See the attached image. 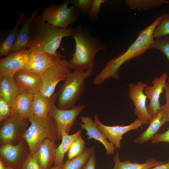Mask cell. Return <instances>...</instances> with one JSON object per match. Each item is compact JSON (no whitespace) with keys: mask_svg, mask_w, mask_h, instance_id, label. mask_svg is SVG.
Masks as SVG:
<instances>
[{"mask_svg":"<svg viewBox=\"0 0 169 169\" xmlns=\"http://www.w3.org/2000/svg\"><path fill=\"white\" fill-rule=\"evenodd\" d=\"M161 17V16L158 17L150 25L140 30L136 40L125 52L108 61L94 78L93 83L100 84L110 78L119 80V69L122 65L151 48L154 40L153 31Z\"/></svg>","mask_w":169,"mask_h":169,"instance_id":"obj_1","label":"cell"},{"mask_svg":"<svg viewBox=\"0 0 169 169\" xmlns=\"http://www.w3.org/2000/svg\"><path fill=\"white\" fill-rule=\"evenodd\" d=\"M75 30L69 26L63 28L52 26L44 21L40 15L33 22L28 49L31 52H47L60 59L64 57L57 51L63 38L72 37Z\"/></svg>","mask_w":169,"mask_h":169,"instance_id":"obj_2","label":"cell"},{"mask_svg":"<svg viewBox=\"0 0 169 169\" xmlns=\"http://www.w3.org/2000/svg\"><path fill=\"white\" fill-rule=\"evenodd\" d=\"M75 42V52L68 61L70 69L80 68L84 71H92L95 57L100 51H104L105 47L101 40L92 36L87 28L77 26L73 35Z\"/></svg>","mask_w":169,"mask_h":169,"instance_id":"obj_3","label":"cell"},{"mask_svg":"<svg viewBox=\"0 0 169 169\" xmlns=\"http://www.w3.org/2000/svg\"><path fill=\"white\" fill-rule=\"evenodd\" d=\"M92 73V71H84L77 68L68 75L58 92L59 108L68 109L75 105L84 92L85 79Z\"/></svg>","mask_w":169,"mask_h":169,"instance_id":"obj_4","label":"cell"},{"mask_svg":"<svg viewBox=\"0 0 169 169\" xmlns=\"http://www.w3.org/2000/svg\"><path fill=\"white\" fill-rule=\"evenodd\" d=\"M31 123L24 133L23 138L27 142L31 152L35 154L42 142L49 138L55 142L58 132L54 121L49 114L45 117L32 115L28 118Z\"/></svg>","mask_w":169,"mask_h":169,"instance_id":"obj_5","label":"cell"},{"mask_svg":"<svg viewBox=\"0 0 169 169\" xmlns=\"http://www.w3.org/2000/svg\"><path fill=\"white\" fill-rule=\"evenodd\" d=\"M70 0H65L57 4H53L44 9L41 18L54 26L68 28L69 25L77 21L79 13L73 6L68 8Z\"/></svg>","mask_w":169,"mask_h":169,"instance_id":"obj_6","label":"cell"},{"mask_svg":"<svg viewBox=\"0 0 169 169\" xmlns=\"http://www.w3.org/2000/svg\"><path fill=\"white\" fill-rule=\"evenodd\" d=\"M71 72L68 61L55 57L52 66L41 75L40 92L45 96H51L58 83L64 81Z\"/></svg>","mask_w":169,"mask_h":169,"instance_id":"obj_7","label":"cell"},{"mask_svg":"<svg viewBox=\"0 0 169 169\" xmlns=\"http://www.w3.org/2000/svg\"><path fill=\"white\" fill-rule=\"evenodd\" d=\"M29 122L28 119L13 115L0 123V144H16L23 138Z\"/></svg>","mask_w":169,"mask_h":169,"instance_id":"obj_8","label":"cell"},{"mask_svg":"<svg viewBox=\"0 0 169 169\" xmlns=\"http://www.w3.org/2000/svg\"><path fill=\"white\" fill-rule=\"evenodd\" d=\"M31 151L28 144L22 139L16 144L0 145V160L7 166L21 169Z\"/></svg>","mask_w":169,"mask_h":169,"instance_id":"obj_9","label":"cell"},{"mask_svg":"<svg viewBox=\"0 0 169 169\" xmlns=\"http://www.w3.org/2000/svg\"><path fill=\"white\" fill-rule=\"evenodd\" d=\"M85 107V105H75L68 109L59 108L54 104L51 108L49 114L53 118L57 128L58 140L62 139L63 131L69 134L77 116Z\"/></svg>","mask_w":169,"mask_h":169,"instance_id":"obj_10","label":"cell"},{"mask_svg":"<svg viewBox=\"0 0 169 169\" xmlns=\"http://www.w3.org/2000/svg\"><path fill=\"white\" fill-rule=\"evenodd\" d=\"M148 85L142 81L129 84L128 96L135 106L134 113L144 124H149L153 118L147 112L146 105L147 97L143 92Z\"/></svg>","mask_w":169,"mask_h":169,"instance_id":"obj_11","label":"cell"},{"mask_svg":"<svg viewBox=\"0 0 169 169\" xmlns=\"http://www.w3.org/2000/svg\"><path fill=\"white\" fill-rule=\"evenodd\" d=\"M94 120L97 128L116 149L120 148L121 141L124 134L131 130H138L143 124L137 118L131 124L127 125H106L100 121L97 114L95 115Z\"/></svg>","mask_w":169,"mask_h":169,"instance_id":"obj_12","label":"cell"},{"mask_svg":"<svg viewBox=\"0 0 169 169\" xmlns=\"http://www.w3.org/2000/svg\"><path fill=\"white\" fill-rule=\"evenodd\" d=\"M168 74L163 73L160 77H155L151 81L152 85H147L145 88L144 93L150 100V103L147 107V111L152 117L157 114L160 110L159 98L164 91V88Z\"/></svg>","mask_w":169,"mask_h":169,"instance_id":"obj_13","label":"cell"},{"mask_svg":"<svg viewBox=\"0 0 169 169\" xmlns=\"http://www.w3.org/2000/svg\"><path fill=\"white\" fill-rule=\"evenodd\" d=\"M31 51L27 49L10 53L0 60V75H13L25 66Z\"/></svg>","mask_w":169,"mask_h":169,"instance_id":"obj_14","label":"cell"},{"mask_svg":"<svg viewBox=\"0 0 169 169\" xmlns=\"http://www.w3.org/2000/svg\"><path fill=\"white\" fill-rule=\"evenodd\" d=\"M13 77L19 92L34 94L40 91V75L23 69L16 72Z\"/></svg>","mask_w":169,"mask_h":169,"instance_id":"obj_15","label":"cell"},{"mask_svg":"<svg viewBox=\"0 0 169 169\" xmlns=\"http://www.w3.org/2000/svg\"><path fill=\"white\" fill-rule=\"evenodd\" d=\"M55 57L47 52H31L23 69L41 76L52 66Z\"/></svg>","mask_w":169,"mask_h":169,"instance_id":"obj_16","label":"cell"},{"mask_svg":"<svg viewBox=\"0 0 169 169\" xmlns=\"http://www.w3.org/2000/svg\"><path fill=\"white\" fill-rule=\"evenodd\" d=\"M38 12V10L34 11L29 18L25 16L24 12L21 14V27L18 30L15 43L10 53L18 52L28 49L32 24Z\"/></svg>","mask_w":169,"mask_h":169,"instance_id":"obj_17","label":"cell"},{"mask_svg":"<svg viewBox=\"0 0 169 169\" xmlns=\"http://www.w3.org/2000/svg\"><path fill=\"white\" fill-rule=\"evenodd\" d=\"M80 120L83 123L79 124L82 129L86 131L85 133L88 136L87 140L94 139L101 143L106 149L108 155L114 154L116 149L114 146L109 142L103 133L96 126L94 120L88 116H81Z\"/></svg>","mask_w":169,"mask_h":169,"instance_id":"obj_18","label":"cell"},{"mask_svg":"<svg viewBox=\"0 0 169 169\" xmlns=\"http://www.w3.org/2000/svg\"><path fill=\"white\" fill-rule=\"evenodd\" d=\"M58 146L49 138L45 139L40 144L34 154L42 169H49L54 163Z\"/></svg>","mask_w":169,"mask_h":169,"instance_id":"obj_19","label":"cell"},{"mask_svg":"<svg viewBox=\"0 0 169 169\" xmlns=\"http://www.w3.org/2000/svg\"><path fill=\"white\" fill-rule=\"evenodd\" d=\"M34 94L19 91L12 106V115H17L28 119L33 114V102Z\"/></svg>","mask_w":169,"mask_h":169,"instance_id":"obj_20","label":"cell"},{"mask_svg":"<svg viewBox=\"0 0 169 169\" xmlns=\"http://www.w3.org/2000/svg\"><path fill=\"white\" fill-rule=\"evenodd\" d=\"M167 121L166 112L163 110L160 109L156 115L149 122L147 128L134 140V142L142 144L151 140L157 133L161 126Z\"/></svg>","mask_w":169,"mask_h":169,"instance_id":"obj_21","label":"cell"},{"mask_svg":"<svg viewBox=\"0 0 169 169\" xmlns=\"http://www.w3.org/2000/svg\"><path fill=\"white\" fill-rule=\"evenodd\" d=\"M58 95V92L55 93L48 97L40 91L34 94L32 107L33 115L38 117L47 116L51 106L56 101Z\"/></svg>","mask_w":169,"mask_h":169,"instance_id":"obj_22","label":"cell"},{"mask_svg":"<svg viewBox=\"0 0 169 169\" xmlns=\"http://www.w3.org/2000/svg\"><path fill=\"white\" fill-rule=\"evenodd\" d=\"M19 92L13 75H0V97L12 106Z\"/></svg>","mask_w":169,"mask_h":169,"instance_id":"obj_23","label":"cell"},{"mask_svg":"<svg viewBox=\"0 0 169 169\" xmlns=\"http://www.w3.org/2000/svg\"><path fill=\"white\" fill-rule=\"evenodd\" d=\"M114 161L115 164L112 169H151L155 166L166 162L157 161L152 158L147 159L142 163L136 162H133L129 160L121 161L117 149H116L115 156L114 158Z\"/></svg>","mask_w":169,"mask_h":169,"instance_id":"obj_24","label":"cell"},{"mask_svg":"<svg viewBox=\"0 0 169 169\" xmlns=\"http://www.w3.org/2000/svg\"><path fill=\"white\" fill-rule=\"evenodd\" d=\"M82 130L81 129L72 135H69L64 131H62V142L56 150L54 166H58L64 163V159L65 153L68 151L73 141L81 134Z\"/></svg>","mask_w":169,"mask_h":169,"instance_id":"obj_25","label":"cell"},{"mask_svg":"<svg viewBox=\"0 0 169 169\" xmlns=\"http://www.w3.org/2000/svg\"><path fill=\"white\" fill-rule=\"evenodd\" d=\"M22 15L16 23L13 29L2 42L0 46V55L6 56L10 52L17 38L18 28L22 23Z\"/></svg>","mask_w":169,"mask_h":169,"instance_id":"obj_26","label":"cell"},{"mask_svg":"<svg viewBox=\"0 0 169 169\" xmlns=\"http://www.w3.org/2000/svg\"><path fill=\"white\" fill-rule=\"evenodd\" d=\"M167 0H126L125 4L130 7L131 10L137 9L146 11L159 7L163 3H168Z\"/></svg>","mask_w":169,"mask_h":169,"instance_id":"obj_27","label":"cell"},{"mask_svg":"<svg viewBox=\"0 0 169 169\" xmlns=\"http://www.w3.org/2000/svg\"><path fill=\"white\" fill-rule=\"evenodd\" d=\"M95 149V146L86 148L80 155L65 162L62 169H82Z\"/></svg>","mask_w":169,"mask_h":169,"instance_id":"obj_28","label":"cell"},{"mask_svg":"<svg viewBox=\"0 0 169 169\" xmlns=\"http://www.w3.org/2000/svg\"><path fill=\"white\" fill-rule=\"evenodd\" d=\"M169 35V13H164L155 27L153 32L154 39Z\"/></svg>","mask_w":169,"mask_h":169,"instance_id":"obj_29","label":"cell"},{"mask_svg":"<svg viewBox=\"0 0 169 169\" xmlns=\"http://www.w3.org/2000/svg\"><path fill=\"white\" fill-rule=\"evenodd\" d=\"M86 148L81 134L79 135L72 143L67 153L68 160L72 159L81 154Z\"/></svg>","mask_w":169,"mask_h":169,"instance_id":"obj_30","label":"cell"},{"mask_svg":"<svg viewBox=\"0 0 169 169\" xmlns=\"http://www.w3.org/2000/svg\"><path fill=\"white\" fill-rule=\"evenodd\" d=\"M70 2L79 14L84 15L88 14L93 4V0H71Z\"/></svg>","mask_w":169,"mask_h":169,"instance_id":"obj_31","label":"cell"},{"mask_svg":"<svg viewBox=\"0 0 169 169\" xmlns=\"http://www.w3.org/2000/svg\"><path fill=\"white\" fill-rule=\"evenodd\" d=\"M158 49L163 52L169 61V35L161 38L154 39L152 48Z\"/></svg>","mask_w":169,"mask_h":169,"instance_id":"obj_32","label":"cell"},{"mask_svg":"<svg viewBox=\"0 0 169 169\" xmlns=\"http://www.w3.org/2000/svg\"><path fill=\"white\" fill-rule=\"evenodd\" d=\"M12 115V106L0 97V122H3Z\"/></svg>","mask_w":169,"mask_h":169,"instance_id":"obj_33","label":"cell"},{"mask_svg":"<svg viewBox=\"0 0 169 169\" xmlns=\"http://www.w3.org/2000/svg\"><path fill=\"white\" fill-rule=\"evenodd\" d=\"M21 169H42L34 154L31 152L23 163Z\"/></svg>","mask_w":169,"mask_h":169,"instance_id":"obj_34","label":"cell"},{"mask_svg":"<svg viewBox=\"0 0 169 169\" xmlns=\"http://www.w3.org/2000/svg\"><path fill=\"white\" fill-rule=\"evenodd\" d=\"M106 1L107 0H93L92 6L87 14L91 21L97 19L98 15L100 12L101 4Z\"/></svg>","mask_w":169,"mask_h":169,"instance_id":"obj_35","label":"cell"},{"mask_svg":"<svg viewBox=\"0 0 169 169\" xmlns=\"http://www.w3.org/2000/svg\"><path fill=\"white\" fill-rule=\"evenodd\" d=\"M152 144H157L160 142H169V129L164 132L157 133L151 140Z\"/></svg>","mask_w":169,"mask_h":169,"instance_id":"obj_36","label":"cell"},{"mask_svg":"<svg viewBox=\"0 0 169 169\" xmlns=\"http://www.w3.org/2000/svg\"><path fill=\"white\" fill-rule=\"evenodd\" d=\"M164 90L165 91V97L166 100V103L161 106L160 109L163 110L166 113L167 121H169V83L167 81L166 83Z\"/></svg>","mask_w":169,"mask_h":169,"instance_id":"obj_37","label":"cell"},{"mask_svg":"<svg viewBox=\"0 0 169 169\" xmlns=\"http://www.w3.org/2000/svg\"><path fill=\"white\" fill-rule=\"evenodd\" d=\"M96 163L95 149L93 151L87 162L82 169H95Z\"/></svg>","mask_w":169,"mask_h":169,"instance_id":"obj_38","label":"cell"},{"mask_svg":"<svg viewBox=\"0 0 169 169\" xmlns=\"http://www.w3.org/2000/svg\"><path fill=\"white\" fill-rule=\"evenodd\" d=\"M151 169H169V160L167 162L155 166Z\"/></svg>","mask_w":169,"mask_h":169,"instance_id":"obj_39","label":"cell"},{"mask_svg":"<svg viewBox=\"0 0 169 169\" xmlns=\"http://www.w3.org/2000/svg\"><path fill=\"white\" fill-rule=\"evenodd\" d=\"M64 164L57 166H54L51 167L49 169H62L64 166Z\"/></svg>","mask_w":169,"mask_h":169,"instance_id":"obj_40","label":"cell"},{"mask_svg":"<svg viewBox=\"0 0 169 169\" xmlns=\"http://www.w3.org/2000/svg\"><path fill=\"white\" fill-rule=\"evenodd\" d=\"M0 169H6V166L0 160Z\"/></svg>","mask_w":169,"mask_h":169,"instance_id":"obj_41","label":"cell"},{"mask_svg":"<svg viewBox=\"0 0 169 169\" xmlns=\"http://www.w3.org/2000/svg\"><path fill=\"white\" fill-rule=\"evenodd\" d=\"M6 169H14V168L9 167L7 166H6Z\"/></svg>","mask_w":169,"mask_h":169,"instance_id":"obj_42","label":"cell"},{"mask_svg":"<svg viewBox=\"0 0 169 169\" xmlns=\"http://www.w3.org/2000/svg\"><path fill=\"white\" fill-rule=\"evenodd\" d=\"M167 79H168V82L169 83V77H168L167 78Z\"/></svg>","mask_w":169,"mask_h":169,"instance_id":"obj_43","label":"cell"}]
</instances>
